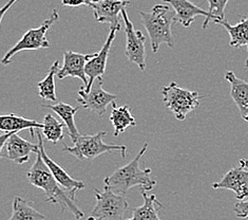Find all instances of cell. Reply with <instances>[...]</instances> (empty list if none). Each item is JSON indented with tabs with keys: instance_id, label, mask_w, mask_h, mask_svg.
Listing matches in <instances>:
<instances>
[{
	"instance_id": "cell-11",
	"label": "cell",
	"mask_w": 248,
	"mask_h": 220,
	"mask_svg": "<svg viewBox=\"0 0 248 220\" xmlns=\"http://www.w3.org/2000/svg\"><path fill=\"white\" fill-rule=\"evenodd\" d=\"M121 28L122 27L110 28V32L108 34L107 39L105 41L103 48L99 50V52L95 53V55H94L90 61H88V63L86 64L85 70H86V74L88 76V86L82 87V89H84L85 91H89L91 89V86L93 85L94 81H95L97 77H103V75L105 74L112 44H113L116 34L120 31Z\"/></svg>"
},
{
	"instance_id": "cell-13",
	"label": "cell",
	"mask_w": 248,
	"mask_h": 220,
	"mask_svg": "<svg viewBox=\"0 0 248 220\" xmlns=\"http://www.w3.org/2000/svg\"><path fill=\"white\" fill-rule=\"evenodd\" d=\"M39 151V145L30 141L22 139L18 132L10 135L4 146V159L16 164H23L30 160L31 153H36Z\"/></svg>"
},
{
	"instance_id": "cell-30",
	"label": "cell",
	"mask_w": 248,
	"mask_h": 220,
	"mask_svg": "<svg viewBox=\"0 0 248 220\" xmlns=\"http://www.w3.org/2000/svg\"><path fill=\"white\" fill-rule=\"evenodd\" d=\"M17 1H18V0H9V1L5 3L1 9H0V25H1V21L3 19V16L5 15V13H7V12L10 10V8L12 7V5H13Z\"/></svg>"
},
{
	"instance_id": "cell-21",
	"label": "cell",
	"mask_w": 248,
	"mask_h": 220,
	"mask_svg": "<svg viewBox=\"0 0 248 220\" xmlns=\"http://www.w3.org/2000/svg\"><path fill=\"white\" fill-rule=\"evenodd\" d=\"M216 23L226 29L230 36V47H234V48L247 47L248 50V15L234 26L230 25L225 19L218 20Z\"/></svg>"
},
{
	"instance_id": "cell-10",
	"label": "cell",
	"mask_w": 248,
	"mask_h": 220,
	"mask_svg": "<svg viewBox=\"0 0 248 220\" xmlns=\"http://www.w3.org/2000/svg\"><path fill=\"white\" fill-rule=\"evenodd\" d=\"M35 135H36L37 140H38L41 158H43L46 165L48 166V169L52 172V175L54 176L57 182L61 184V186L64 189V191H67L70 194L71 197L75 199V193L79 191V189H84L86 187V183L80 180H76L74 178L71 177L61 165H58L54 160H53L48 153H46L45 150L44 141H43V135H41L39 128L35 129Z\"/></svg>"
},
{
	"instance_id": "cell-33",
	"label": "cell",
	"mask_w": 248,
	"mask_h": 220,
	"mask_svg": "<svg viewBox=\"0 0 248 220\" xmlns=\"http://www.w3.org/2000/svg\"><path fill=\"white\" fill-rule=\"evenodd\" d=\"M245 68H246V69H248V58H247L246 61H245Z\"/></svg>"
},
{
	"instance_id": "cell-18",
	"label": "cell",
	"mask_w": 248,
	"mask_h": 220,
	"mask_svg": "<svg viewBox=\"0 0 248 220\" xmlns=\"http://www.w3.org/2000/svg\"><path fill=\"white\" fill-rule=\"evenodd\" d=\"M43 107L54 111L55 114L62 118L64 126L68 129V134L71 140H72V142L76 141V139L78 138L80 134L78 127H76L75 116L78 112L80 107H73L70 104L63 102H57L56 104H44Z\"/></svg>"
},
{
	"instance_id": "cell-17",
	"label": "cell",
	"mask_w": 248,
	"mask_h": 220,
	"mask_svg": "<svg viewBox=\"0 0 248 220\" xmlns=\"http://www.w3.org/2000/svg\"><path fill=\"white\" fill-rule=\"evenodd\" d=\"M225 80L230 84V96L237 105L242 118L248 122V82L239 79L233 71H227Z\"/></svg>"
},
{
	"instance_id": "cell-12",
	"label": "cell",
	"mask_w": 248,
	"mask_h": 220,
	"mask_svg": "<svg viewBox=\"0 0 248 220\" xmlns=\"http://www.w3.org/2000/svg\"><path fill=\"white\" fill-rule=\"evenodd\" d=\"M96 53V52H95ZM95 53L82 54V53L68 50L63 54V64L62 68L58 69L56 76L60 80L66 79L68 76L78 77L82 83L84 87L88 86V76L86 74V64L95 55Z\"/></svg>"
},
{
	"instance_id": "cell-1",
	"label": "cell",
	"mask_w": 248,
	"mask_h": 220,
	"mask_svg": "<svg viewBox=\"0 0 248 220\" xmlns=\"http://www.w3.org/2000/svg\"><path fill=\"white\" fill-rule=\"evenodd\" d=\"M27 179L33 186L43 189L46 197V202L60 205L61 214L69 210L76 219L85 217V214L76 204L75 199L71 197L67 191H64L52 175L48 166L41 158L39 151L36 152V160L34 164L27 172Z\"/></svg>"
},
{
	"instance_id": "cell-16",
	"label": "cell",
	"mask_w": 248,
	"mask_h": 220,
	"mask_svg": "<svg viewBox=\"0 0 248 220\" xmlns=\"http://www.w3.org/2000/svg\"><path fill=\"white\" fill-rule=\"evenodd\" d=\"M164 2L170 4L175 12L174 22L181 23L183 27L189 28L198 16L209 17L208 12L198 7L189 0H163Z\"/></svg>"
},
{
	"instance_id": "cell-14",
	"label": "cell",
	"mask_w": 248,
	"mask_h": 220,
	"mask_svg": "<svg viewBox=\"0 0 248 220\" xmlns=\"http://www.w3.org/2000/svg\"><path fill=\"white\" fill-rule=\"evenodd\" d=\"M129 4V0H102L93 4L91 9L97 22L108 23L110 28H113L122 27V11Z\"/></svg>"
},
{
	"instance_id": "cell-7",
	"label": "cell",
	"mask_w": 248,
	"mask_h": 220,
	"mask_svg": "<svg viewBox=\"0 0 248 220\" xmlns=\"http://www.w3.org/2000/svg\"><path fill=\"white\" fill-rule=\"evenodd\" d=\"M163 101L176 120L184 121L187 115L200 106L201 100L207 98L200 96L198 91H189L180 87L175 82L162 89Z\"/></svg>"
},
{
	"instance_id": "cell-8",
	"label": "cell",
	"mask_w": 248,
	"mask_h": 220,
	"mask_svg": "<svg viewBox=\"0 0 248 220\" xmlns=\"http://www.w3.org/2000/svg\"><path fill=\"white\" fill-rule=\"evenodd\" d=\"M103 84V77H97L89 91H85L81 87L78 92V102L80 106L100 117L106 114L108 106L117 99L116 94L106 91Z\"/></svg>"
},
{
	"instance_id": "cell-28",
	"label": "cell",
	"mask_w": 248,
	"mask_h": 220,
	"mask_svg": "<svg viewBox=\"0 0 248 220\" xmlns=\"http://www.w3.org/2000/svg\"><path fill=\"white\" fill-rule=\"evenodd\" d=\"M62 5H66V7L76 8L86 4V0H62Z\"/></svg>"
},
{
	"instance_id": "cell-24",
	"label": "cell",
	"mask_w": 248,
	"mask_h": 220,
	"mask_svg": "<svg viewBox=\"0 0 248 220\" xmlns=\"http://www.w3.org/2000/svg\"><path fill=\"white\" fill-rule=\"evenodd\" d=\"M44 220L45 215L35 210L30 203L19 196H16L13 201V214L10 217V220Z\"/></svg>"
},
{
	"instance_id": "cell-29",
	"label": "cell",
	"mask_w": 248,
	"mask_h": 220,
	"mask_svg": "<svg viewBox=\"0 0 248 220\" xmlns=\"http://www.w3.org/2000/svg\"><path fill=\"white\" fill-rule=\"evenodd\" d=\"M14 133V132H13ZM12 133H4L3 135H0V158H4V146L5 142Z\"/></svg>"
},
{
	"instance_id": "cell-19",
	"label": "cell",
	"mask_w": 248,
	"mask_h": 220,
	"mask_svg": "<svg viewBox=\"0 0 248 220\" xmlns=\"http://www.w3.org/2000/svg\"><path fill=\"white\" fill-rule=\"evenodd\" d=\"M37 128H43V123H38L35 120L15 114L0 115V132L2 133L21 132L25 129H30L31 135L34 138L35 129Z\"/></svg>"
},
{
	"instance_id": "cell-20",
	"label": "cell",
	"mask_w": 248,
	"mask_h": 220,
	"mask_svg": "<svg viewBox=\"0 0 248 220\" xmlns=\"http://www.w3.org/2000/svg\"><path fill=\"white\" fill-rule=\"evenodd\" d=\"M141 196L144 198V204L137 207L132 212V220H159L158 212L164 209V204L157 200L155 194H148L143 189Z\"/></svg>"
},
{
	"instance_id": "cell-27",
	"label": "cell",
	"mask_w": 248,
	"mask_h": 220,
	"mask_svg": "<svg viewBox=\"0 0 248 220\" xmlns=\"http://www.w3.org/2000/svg\"><path fill=\"white\" fill-rule=\"evenodd\" d=\"M233 212L238 218H248V199L239 200L233 207Z\"/></svg>"
},
{
	"instance_id": "cell-2",
	"label": "cell",
	"mask_w": 248,
	"mask_h": 220,
	"mask_svg": "<svg viewBox=\"0 0 248 220\" xmlns=\"http://www.w3.org/2000/svg\"><path fill=\"white\" fill-rule=\"evenodd\" d=\"M148 148V143H144L143 147L131 162L117 169L113 174L106 177L104 183L115 193L126 195L130 188L140 186L145 191H151L156 186V181L150 177L151 169H141L140 160Z\"/></svg>"
},
{
	"instance_id": "cell-32",
	"label": "cell",
	"mask_w": 248,
	"mask_h": 220,
	"mask_svg": "<svg viewBox=\"0 0 248 220\" xmlns=\"http://www.w3.org/2000/svg\"><path fill=\"white\" fill-rule=\"evenodd\" d=\"M99 1H102V0H86V5H88V7H92L93 4H95Z\"/></svg>"
},
{
	"instance_id": "cell-22",
	"label": "cell",
	"mask_w": 248,
	"mask_h": 220,
	"mask_svg": "<svg viewBox=\"0 0 248 220\" xmlns=\"http://www.w3.org/2000/svg\"><path fill=\"white\" fill-rule=\"evenodd\" d=\"M113 105V110L111 112L110 122L114 127V135H119L129 127H133L137 125L135 118L131 114V109L128 105H124L117 107L115 102L112 103Z\"/></svg>"
},
{
	"instance_id": "cell-3",
	"label": "cell",
	"mask_w": 248,
	"mask_h": 220,
	"mask_svg": "<svg viewBox=\"0 0 248 220\" xmlns=\"http://www.w3.org/2000/svg\"><path fill=\"white\" fill-rule=\"evenodd\" d=\"M140 15L150 37L153 52L157 53L163 44L169 48H174L172 23L175 12L170 4H155L150 12L140 11Z\"/></svg>"
},
{
	"instance_id": "cell-23",
	"label": "cell",
	"mask_w": 248,
	"mask_h": 220,
	"mask_svg": "<svg viewBox=\"0 0 248 220\" xmlns=\"http://www.w3.org/2000/svg\"><path fill=\"white\" fill-rule=\"evenodd\" d=\"M58 69H60V62L55 61L51 65L48 74L46 75L43 81H40L37 84L38 96L41 99L50 101V102H57L55 91V76L57 74Z\"/></svg>"
},
{
	"instance_id": "cell-26",
	"label": "cell",
	"mask_w": 248,
	"mask_h": 220,
	"mask_svg": "<svg viewBox=\"0 0 248 220\" xmlns=\"http://www.w3.org/2000/svg\"><path fill=\"white\" fill-rule=\"evenodd\" d=\"M209 4V17L205 18L203 22V29H207L209 22H217L225 19V8L229 0H207Z\"/></svg>"
},
{
	"instance_id": "cell-15",
	"label": "cell",
	"mask_w": 248,
	"mask_h": 220,
	"mask_svg": "<svg viewBox=\"0 0 248 220\" xmlns=\"http://www.w3.org/2000/svg\"><path fill=\"white\" fill-rule=\"evenodd\" d=\"M215 189H229L235 194L238 200L248 198V170L240 165V168L229 169L223 176L222 180L212 184Z\"/></svg>"
},
{
	"instance_id": "cell-31",
	"label": "cell",
	"mask_w": 248,
	"mask_h": 220,
	"mask_svg": "<svg viewBox=\"0 0 248 220\" xmlns=\"http://www.w3.org/2000/svg\"><path fill=\"white\" fill-rule=\"evenodd\" d=\"M239 163L241 166H243V168H245L248 170V160L247 159H240Z\"/></svg>"
},
{
	"instance_id": "cell-4",
	"label": "cell",
	"mask_w": 248,
	"mask_h": 220,
	"mask_svg": "<svg viewBox=\"0 0 248 220\" xmlns=\"http://www.w3.org/2000/svg\"><path fill=\"white\" fill-rule=\"evenodd\" d=\"M106 132L95 135H79L73 146H64L62 152L72 154L82 161H93L98 156L107 152H120L122 157H126L127 146L123 144H108L104 142Z\"/></svg>"
},
{
	"instance_id": "cell-25",
	"label": "cell",
	"mask_w": 248,
	"mask_h": 220,
	"mask_svg": "<svg viewBox=\"0 0 248 220\" xmlns=\"http://www.w3.org/2000/svg\"><path fill=\"white\" fill-rule=\"evenodd\" d=\"M63 127H66L63 122H60L54 116L48 114L45 116L43 128L40 130L46 140L53 144H56L64 138Z\"/></svg>"
},
{
	"instance_id": "cell-9",
	"label": "cell",
	"mask_w": 248,
	"mask_h": 220,
	"mask_svg": "<svg viewBox=\"0 0 248 220\" xmlns=\"http://www.w3.org/2000/svg\"><path fill=\"white\" fill-rule=\"evenodd\" d=\"M123 21L125 23L126 49L125 55L129 62L137 65L140 71L146 69V36L140 30H135L129 19L126 9L122 11Z\"/></svg>"
},
{
	"instance_id": "cell-5",
	"label": "cell",
	"mask_w": 248,
	"mask_h": 220,
	"mask_svg": "<svg viewBox=\"0 0 248 220\" xmlns=\"http://www.w3.org/2000/svg\"><path fill=\"white\" fill-rule=\"evenodd\" d=\"M60 18L57 9H54L50 15L49 18H46L38 28L31 29L27 31L23 36L17 41L13 48H11L1 59V64L7 66L12 63V58L17 53L22 51H36L40 49H49L51 43L46 38V32Z\"/></svg>"
},
{
	"instance_id": "cell-6",
	"label": "cell",
	"mask_w": 248,
	"mask_h": 220,
	"mask_svg": "<svg viewBox=\"0 0 248 220\" xmlns=\"http://www.w3.org/2000/svg\"><path fill=\"white\" fill-rule=\"evenodd\" d=\"M95 206L88 219L95 220H123L129 204L126 195L115 193L108 186L103 189L95 188Z\"/></svg>"
}]
</instances>
